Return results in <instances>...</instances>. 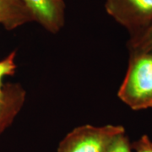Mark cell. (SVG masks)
I'll return each mask as SVG.
<instances>
[{
  "instance_id": "6da1fadb",
  "label": "cell",
  "mask_w": 152,
  "mask_h": 152,
  "mask_svg": "<svg viewBox=\"0 0 152 152\" xmlns=\"http://www.w3.org/2000/svg\"><path fill=\"white\" fill-rule=\"evenodd\" d=\"M118 96L131 109L152 108V53H132Z\"/></svg>"
},
{
  "instance_id": "7a4b0ae2",
  "label": "cell",
  "mask_w": 152,
  "mask_h": 152,
  "mask_svg": "<svg viewBox=\"0 0 152 152\" xmlns=\"http://www.w3.org/2000/svg\"><path fill=\"white\" fill-rule=\"evenodd\" d=\"M123 132L124 128L120 125L80 126L62 140L58 152H105L112 140Z\"/></svg>"
},
{
  "instance_id": "3957f363",
  "label": "cell",
  "mask_w": 152,
  "mask_h": 152,
  "mask_svg": "<svg viewBox=\"0 0 152 152\" xmlns=\"http://www.w3.org/2000/svg\"><path fill=\"white\" fill-rule=\"evenodd\" d=\"M109 15L126 28L131 37L152 26V0H106Z\"/></svg>"
},
{
  "instance_id": "277c9868",
  "label": "cell",
  "mask_w": 152,
  "mask_h": 152,
  "mask_svg": "<svg viewBox=\"0 0 152 152\" xmlns=\"http://www.w3.org/2000/svg\"><path fill=\"white\" fill-rule=\"evenodd\" d=\"M33 20L51 33H58L64 25L65 4L64 0H21Z\"/></svg>"
},
{
  "instance_id": "5b68a950",
  "label": "cell",
  "mask_w": 152,
  "mask_h": 152,
  "mask_svg": "<svg viewBox=\"0 0 152 152\" xmlns=\"http://www.w3.org/2000/svg\"><path fill=\"white\" fill-rule=\"evenodd\" d=\"M25 100L26 91L19 84H6L0 90V135L16 118Z\"/></svg>"
},
{
  "instance_id": "8992f818",
  "label": "cell",
  "mask_w": 152,
  "mask_h": 152,
  "mask_svg": "<svg viewBox=\"0 0 152 152\" xmlns=\"http://www.w3.org/2000/svg\"><path fill=\"white\" fill-rule=\"evenodd\" d=\"M32 20L21 0H0V25L6 30L16 29Z\"/></svg>"
},
{
  "instance_id": "52a82bcc",
  "label": "cell",
  "mask_w": 152,
  "mask_h": 152,
  "mask_svg": "<svg viewBox=\"0 0 152 152\" xmlns=\"http://www.w3.org/2000/svg\"><path fill=\"white\" fill-rule=\"evenodd\" d=\"M128 47L130 54L141 53H152V26L140 34L131 37Z\"/></svg>"
},
{
  "instance_id": "ba28073f",
  "label": "cell",
  "mask_w": 152,
  "mask_h": 152,
  "mask_svg": "<svg viewBox=\"0 0 152 152\" xmlns=\"http://www.w3.org/2000/svg\"><path fill=\"white\" fill-rule=\"evenodd\" d=\"M105 152H133L126 132H123L116 136L109 144Z\"/></svg>"
},
{
  "instance_id": "9c48e42d",
  "label": "cell",
  "mask_w": 152,
  "mask_h": 152,
  "mask_svg": "<svg viewBox=\"0 0 152 152\" xmlns=\"http://www.w3.org/2000/svg\"><path fill=\"white\" fill-rule=\"evenodd\" d=\"M15 52H13L6 57L4 59L0 61V90L4 86L3 79L8 75H13L16 69L15 62Z\"/></svg>"
},
{
  "instance_id": "30bf717a",
  "label": "cell",
  "mask_w": 152,
  "mask_h": 152,
  "mask_svg": "<svg viewBox=\"0 0 152 152\" xmlns=\"http://www.w3.org/2000/svg\"><path fill=\"white\" fill-rule=\"evenodd\" d=\"M134 152H152V141L147 135H143L138 140L131 144Z\"/></svg>"
}]
</instances>
